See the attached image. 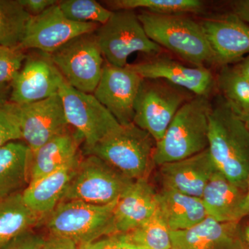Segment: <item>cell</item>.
Here are the masks:
<instances>
[{
    "instance_id": "1",
    "label": "cell",
    "mask_w": 249,
    "mask_h": 249,
    "mask_svg": "<svg viewBox=\"0 0 249 249\" xmlns=\"http://www.w3.org/2000/svg\"><path fill=\"white\" fill-rule=\"evenodd\" d=\"M209 150L217 170L232 182L247 188L249 130L225 100L211 108Z\"/></svg>"
},
{
    "instance_id": "2",
    "label": "cell",
    "mask_w": 249,
    "mask_h": 249,
    "mask_svg": "<svg viewBox=\"0 0 249 249\" xmlns=\"http://www.w3.org/2000/svg\"><path fill=\"white\" fill-rule=\"evenodd\" d=\"M209 97L194 96L178 109L163 138L156 143L155 165L184 160L209 148Z\"/></svg>"
},
{
    "instance_id": "3",
    "label": "cell",
    "mask_w": 249,
    "mask_h": 249,
    "mask_svg": "<svg viewBox=\"0 0 249 249\" xmlns=\"http://www.w3.org/2000/svg\"><path fill=\"white\" fill-rule=\"evenodd\" d=\"M150 40L195 67L214 64L213 55L200 23L186 14L160 15L143 11L138 15Z\"/></svg>"
},
{
    "instance_id": "4",
    "label": "cell",
    "mask_w": 249,
    "mask_h": 249,
    "mask_svg": "<svg viewBox=\"0 0 249 249\" xmlns=\"http://www.w3.org/2000/svg\"><path fill=\"white\" fill-rule=\"evenodd\" d=\"M156 141L134 123L121 127L96 145L85 150L107 162L131 179L148 178L155 166L153 156Z\"/></svg>"
},
{
    "instance_id": "5",
    "label": "cell",
    "mask_w": 249,
    "mask_h": 249,
    "mask_svg": "<svg viewBox=\"0 0 249 249\" xmlns=\"http://www.w3.org/2000/svg\"><path fill=\"white\" fill-rule=\"evenodd\" d=\"M116 201L106 205L61 201L47 216L49 235L69 239L78 245L114 235L113 212Z\"/></svg>"
},
{
    "instance_id": "6",
    "label": "cell",
    "mask_w": 249,
    "mask_h": 249,
    "mask_svg": "<svg viewBox=\"0 0 249 249\" xmlns=\"http://www.w3.org/2000/svg\"><path fill=\"white\" fill-rule=\"evenodd\" d=\"M95 35L103 58L113 66H127L129 55L136 52L157 55L162 52V47L149 38L138 15L132 10L113 11Z\"/></svg>"
},
{
    "instance_id": "7",
    "label": "cell",
    "mask_w": 249,
    "mask_h": 249,
    "mask_svg": "<svg viewBox=\"0 0 249 249\" xmlns=\"http://www.w3.org/2000/svg\"><path fill=\"white\" fill-rule=\"evenodd\" d=\"M196 95L161 79H143L134 107L133 123L156 142L163 138L175 114Z\"/></svg>"
},
{
    "instance_id": "8",
    "label": "cell",
    "mask_w": 249,
    "mask_h": 249,
    "mask_svg": "<svg viewBox=\"0 0 249 249\" xmlns=\"http://www.w3.org/2000/svg\"><path fill=\"white\" fill-rule=\"evenodd\" d=\"M134 180L94 155L80 160L62 201L106 205L120 197Z\"/></svg>"
},
{
    "instance_id": "9",
    "label": "cell",
    "mask_w": 249,
    "mask_h": 249,
    "mask_svg": "<svg viewBox=\"0 0 249 249\" xmlns=\"http://www.w3.org/2000/svg\"><path fill=\"white\" fill-rule=\"evenodd\" d=\"M49 55L67 84L93 94L105 65L95 33L78 36Z\"/></svg>"
},
{
    "instance_id": "10",
    "label": "cell",
    "mask_w": 249,
    "mask_h": 249,
    "mask_svg": "<svg viewBox=\"0 0 249 249\" xmlns=\"http://www.w3.org/2000/svg\"><path fill=\"white\" fill-rule=\"evenodd\" d=\"M58 93L67 122L84 140V150L91 148L121 127V124L92 93L78 91L65 81Z\"/></svg>"
},
{
    "instance_id": "11",
    "label": "cell",
    "mask_w": 249,
    "mask_h": 249,
    "mask_svg": "<svg viewBox=\"0 0 249 249\" xmlns=\"http://www.w3.org/2000/svg\"><path fill=\"white\" fill-rule=\"evenodd\" d=\"M99 26L70 20L62 14L58 2L42 14L31 16L18 48L51 54L78 36L96 32Z\"/></svg>"
},
{
    "instance_id": "12",
    "label": "cell",
    "mask_w": 249,
    "mask_h": 249,
    "mask_svg": "<svg viewBox=\"0 0 249 249\" xmlns=\"http://www.w3.org/2000/svg\"><path fill=\"white\" fill-rule=\"evenodd\" d=\"M142 78L128 66L106 62L93 95L121 125L132 124L134 107Z\"/></svg>"
},
{
    "instance_id": "13",
    "label": "cell",
    "mask_w": 249,
    "mask_h": 249,
    "mask_svg": "<svg viewBox=\"0 0 249 249\" xmlns=\"http://www.w3.org/2000/svg\"><path fill=\"white\" fill-rule=\"evenodd\" d=\"M64 82L49 54L41 52L29 55L11 83L9 101L21 106L47 99L58 94Z\"/></svg>"
},
{
    "instance_id": "14",
    "label": "cell",
    "mask_w": 249,
    "mask_h": 249,
    "mask_svg": "<svg viewBox=\"0 0 249 249\" xmlns=\"http://www.w3.org/2000/svg\"><path fill=\"white\" fill-rule=\"evenodd\" d=\"M18 108L22 140L32 152L70 127L59 93Z\"/></svg>"
},
{
    "instance_id": "15",
    "label": "cell",
    "mask_w": 249,
    "mask_h": 249,
    "mask_svg": "<svg viewBox=\"0 0 249 249\" xmlns=\"http://www.w3.org/2000/svg\"><path fill=\"white\" fill-rule=\"evenodd\" d=\"M142 79H161L188 90L196 96L209 97L214 85L212 73L206 67H190L167 57L157 56L127 65Z\"/></svg>"
},
{
    "instance_id": "16",
    "label": "cell",
    "mask_w": 249,
    "mask_h": 249,
    "mask_svg": "<svg viewBox=\"0 0 249 249\" xmlns=\"http://www.w3.org/2000/svg\"><path fill=\"white\" fill-rule=\"evenodd\" d=\"M200 24L212 51L214 64L227 66L249 53V24L235 14L206 19Z\"/></svg>"
},
{
    "instance_id": "17",
    "label": "cell",
    "mask_w": 249,
    "mask_h": 249,
    "mask_svg": "<svg viewBox=\"0 0 249 249\" xmlns=\"http://www.w3.org/2000/svg\"><path fill=\"white\" fill-rule=\"evenodd\" d=\"M217 168L209 148L184 160L160 165L162 187L201 198Z\"/></svg>"
},
{
    "instance_id": "18",
    "label": "cell",
    "mask_w": 249,
    "mask_h": 249,
    "mask_svg": "<svg viewBox=\"0 0 249 249\" xmlns=\"http://www.w3.org/2000/svg\"><path fill=\"white\" fill-rule=\"evenodd\" d=\"M240 222H219L208 216L195 227L170 231L172 249H242Z\"/></svg>"
},
{
    "instance_id": "19",
    "label": "cell",
    "mask_w": 249,
    "mask_h": 249,
    "mask_svg": "<svg viewBox=\"0 0 249 249\" xmlns=\"http://www.w3.org/2000/svg\"><path fill=\"white\" fill-rule=\"evenodd\" d=\"M158 209L157 192L148 178L135 180L116 201L113 212L116 234L131 231Z\"/></svg>"
},
{
    "instance_id": "20",
    "label": "cell",
    "mask_w": 249,
    "mask_h": 249,
    "mask_svg": "<svg viewBox=\"0 0 249 249\" xmlns=\"http://www.w3.org/2000/svg\"><path fill=\"white\" fill-rule=\"evenodd\" d=\"M82 142L84 140L80 134L76 129L71 132L69 127L32 152L30 182L79 160V146Z\"/></svg>"
},
{
    "instance_id": "21",
    "label": "cell",
    "mask_w": 249,
    "mask_h": 249,
    "mask_svg": "<svg viewBox=\"0 0 249 249\" xmlns=\"http://www.w3.org/2000/svg\"><path fill=\"white\" fill-rule=\"evenodd\" d=\"M247 188L235 184L217 170L201 199L208 216L219 222H240V211Z\"/></svg>"
},
{
    "instance_id": "22",
    "label": "cell",
    "mask_w": 249,
    "mask_h": 249,
    "mask_svg": "<svg viewBox=\"0 0 249 249\" xmlns=\"http://www.w3.org/2000/svg\"><path fill=\"white\" fill-rule=\"evenodd\" d=\"M80 160L29 183L22 192L23 199L28 207L41 217L53 212L61 202Z\"/></svg>"
},
{
    "instance_id": "23",
    "label": "cell",
    "mask_w": 249,
    "mask_h": 249,
    "mask_svg": "<svg viewBox=\"0 0 249 249\" xmlns=\"http://www.w3.org/2000/svg\"><path fill=\"white\" fill-rule=\"evenodd\" d=\"M157 199L159 211L170 231L191 229L208 217L201 198L162 187Z\"/></svg>"
},
{
    "instance_id": "24",
    "label": "cell",
    "mask_w": 249,
    "mask_h": 249,
    "mask_svg": "<svg viewBox=\"0 0 249 249\" xmlns=\"http://www.w3.org/2000/svg\"><path fill=\"white\" fill-rule=\"evenodd\" d=\"M33 153L25 142L0 147V199L22 193L30 183Z\"/></svg>"
},
{
    "instance_id": "25",
    "label": "cell",
    "mask_w": 249,
    "mask_h": 249,
    "mask_svg": "<svg viewBox=\"0 0 249 249\" xmlns=\"http://www.w3.org/2000/svg\"><path fill=\"white\" fill-rule=\"evenodd\" d=\"M41 218L28 207L22 193L0 199V249L22 232L31 230Z\"/></svg>"
},
{
    "instance_id": "26",
    "label": "cell",
    "mask_w": 249,
    "mask_h": 249,
    "mask_svg": "<svg viewBox=\"0 0 249 249\" xmlns=\"http://www.w3.org/2000/svg\"><path fill=\"white\" fill-rule=\"evenodd\" d=\"M31 17L19 0H0V46L18 47Z\"/></svg>"
},
{
    "instance_id": "27",
    "label": "cell",
    "mask_w": 249,
    "mask_h": 249,
    "mask_svg": "<svg viewBox=\"0 0 249 249\" xmlns=\"http://www.w3.org/2000/svg\"><path fill=\"white\" fill-rule=\"evenodd\" d=\"M119 235L141 249H172L170 231L159 209L138 227Z\"/></svg>"
},
{
    "instance_id": "28",
    "label": "cell",
    "mask_w": 249,
    "mask_h": 249,
    "mask_svg": "<svg viewBox=\"0 0 249 249\" xmlns=\"http://www.w3.org/2000/svg\"><path fill=\"white\" fill-rule=\"evenodd\" d=\"M106 2L116 11L142 9L160 15L200 14L204 10V2L199 0H114Z\"/></svg>"
},
{
    "instance_id": "29",
    "label": "cell",
    "mask_w": 249,
    "mask_h": 249,
    "mask_svg": "<svg viewBox=\"0 0 249 249\" xmlns=\"http://www.w3.org/2000/svg\"><path fill=\"white\" fill-rule=\"evenodd\" d=\"M224 99L239 116L249 111V79L235 67L224 66L217 77Z\"/></svg>"
},
{
    "instance_id": "30",
    "label": "cell",
    "mask_w": 249,
    "mask_h": 249,
    "mask_svg": "<svg viewBox=\"0 0 249 249\" xmlns=\"http://www.w3.org/2000/svg\"><path fill=\"white\" fill-rule=\"evenodd\" d=\"M58 6L65 17L76 22L102 25L113 14L95 0H64L58 1Z\"/></svg>"
},
{
    "instance_id": "31",
    "label": "cell",
    "mask_w": 249,
    "mask_h": 249,
    "mask_svg": "<svg viewBox=\"0 0 249 249\" xmlns=\"http://www.w3.org/2000/svg\"><path fill=\"white\" fill-rule=\"evenodd\" d=\"M20 140L22 135L18 105L9 101L0 106V147Z\"/></svg>"
},
{
    "instance_id": "32",
    "label": "cell",
    "mask_w": 249,
    "mask_h": 249,
    "mask_svg": "<svg viewBox=\"0 0 249 249\" xmlns=\"http://www.w3.org/2000/svg\"><path fill=\"white\" fill-rule=\"evenodd\" d=\"M25 51L0 46V85L11 84L27 58Z\"/></svg>"
},
{
    "instance_id": "33",
    "label": "cell",
    "mask_w": 249,
    "mask_h": 249,
    "mask_svg": "<svg viewBox=\"0 0 249 249\" xmlns=\"http://www.w3.org/2000/svg\"><path fill=\"white\" fill-rule=\"evenodd\" d=\"M45 240V237L31 229L15 237L1 249H42Z\"/></svg>"
},
{
    "instance_id": "34",
    "label": "cell",
    "mask_w": 249,
    "mask_h": 249,
    "mask_svg": "<svg viewBox=\"0 0 249 249\" xmlns=\"http://www.w3.org/2000/svg\"><path fill=\"white\" fill-rule=\"evenodd\" d=\"M19 1L31 16H37L42 14L49 7L58 2V1H55V0H19Z\"/></svg>"
},
{
    "instance_id": "35",
    "label": "cell",
    "mask_w": 249,
    "mask_h": 249,
    "mask_svg": "<svg viewBox=\"0 0 249 249\" xmlns=\"http://www.w3.org/2000/svg\"><path fill=\"white\" fill-rule=\"evenodd\" d=\"M42 249H79V246L69 239L49 235L45 237Z\"/></svg>"
},
{
    "instance_id": "36",
    "label": "cell",
    "mask_w": 249,
    "mask_h": 249,
    "mask_svg": "<svg viewBox=\"0 0 249 249\" xmlns=\"http://www.w3.org/2000/svg\"><path fill=\"white\" fill-rule=\"evenodd\" d=\"M103 249H141L137 246L124 240L119 234L101 239Z\"/></svg>"
},
{
    "instance_id": "37",
    "label": "cell",
    "mask_w": 249,
    "mask_h": 249,
    "mask_svg": "<svg viewBox=\"0 0 249 249\" xmlns=\"http://www.w3.org/2000/svg\"><path fill=\"white\" fill-rule=\"evenodd\" d=\"M233 14L241 20L249 24V0H237L232 1Z\"/></svg>"
},
{
    "instance_id": "38",
    "label": "cell",
    "mask_w": 249,
    "mask_h": 249,
    "mask_svg": "<svg viewBox=\"0 0 249 249\" xmlns=\"http://www.w3.org/2000/svg\"><path fill=\"white\" fill-rule=\"evenodd\" d=\"M240 240L242 249H249V224H240Z\"/></svg>"
},
{
    "instance_id": "39",
    "label": "cell",
    "mask_w": 249,
    "mask_h": 249,
    "mask_svg": "<svg viewBox=\"0 0 249 249\" xmlns=\"http://www.w3.org/2000/svg\"><path fill=\"white\" fill-rule=\"evenodd\" d=\"M11 92V84L0 85V106L9 102Z\"/></svg>"
},
{
    "instance_id": "40",
    "label": "cell",
    "mask_w": 249,
    "mask_h": 249,
    "mask_svg": "<svg viewBox=\"0 0 249 249\" xmlns=\"http://www.w3.org/2000/svg\"><path fill=\"white\" fill-rule=\"evenodd\" d=\"M249 217V178L247 182V192L243 203H242V207L240 211V220H242L243 218Z\"/></svg>"
},
{
    "instance_id": "41",
    "label": "cell",
    "mask_w": 249,
    "mask_h": 249,
    "mask_svg": "<svg viewBox=\"0 0 249 249\" xmlns=\"http://www.w3.org/2000/svg\"><path fill=\"white\" fill-rule=\"evenodd\" d=\"M235 68L249 79V55L237 65Z\"/></svg>"
},
{
    "instance_id": "42",
    "label": "cell",
    "mask_w": 249,
    "mask_h": 249,
    "mask_svg": "<svg viewBox=\"0 0 249 249\" xmlns=\"http://www.w3.org/2000/svg\"><path fill=\"white\" fill-rule=\"evenodd\" d=\"M78 246H79V249H103L101 240L92 243L82 244Z\"/></svg>"
},
{
    "instance_id": "43",
    "label": "cell",
    "mask_w": 249,
    "mask_h": 249,
    "mask_svg": "<svg viewBox=\"0 0 249 249\" xmlns=\"http://www.w3.org/2000/svg\"><path fill=\"white\" fill-rule=\"evenodd\" d=\"M240 118L243 121L244 124H245L246 127L249 130V111L243 115L240 116Z\"/></svg>"
}]
</instances>
